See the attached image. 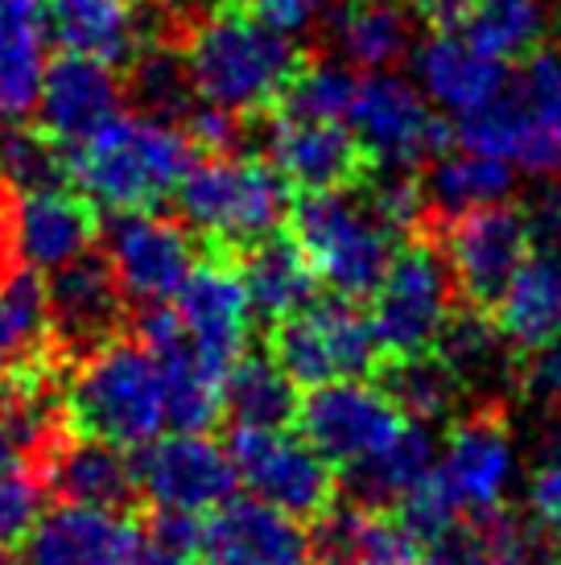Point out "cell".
Wrapping results in <instances>:
<instances>
[{"label":"cell","mask_w":561,"mask_h":565,"mask_svg":"<svg viewBox=\"0 0 561 565\" xmlns=\"http://www.w3.org/2000/svg\"><path fill=\"white\" fill-rule=\"evenodd\" d=\"M66 425L78 438L140 450L170 429L166 367L140 339H112L92 351L66 388Z\"/></svg>","instance_id":"obj_3"},{"label":"cell","mask_w":561,"mask_h":565,"mask_svg":"<svg viewBox=\"0 0 561 565\" xmlns=\"http://www.w3.org/2000/svg\"><path fill=\"white\" fill-rule=\"evenodd\" d=\"M479 0H409L413 17L430 21L434 30H458L470 13H475Z\"/></svg>","instance_id":"obj_48"},{"label":"cell","mask_w":561,"mask_h":565,"mask_svg":"<svg viewBox=\"0 0 561 565\" xmlns=\"http://www.w3.org/2000/svg\"><path fill=\"white\" fill-rule=\"evenodd\" d=\"M347 125L375 170H417L451 149L446 116L421 95L417 83L392 71L359 75Z\"/></svg>","instance_id":"obj_7"},{"label":"cell","mask_w":561,"mask_h":565,"mask_svg":"<svg viewBox=\"0 0 561 565\" xmlns=\"http://www.w3.org/2000/svg\"><path fill=\"white\" fill-rule=\"evenodd\" d=\"M467 149L508 161L529 178L561 173V50H537L508 71L499 95L470 120H458Z\"/></svg>","instance_id":"obj_4"},{"label":"cell","mask_w":561,"mask_h":565,"mask_svg":"<svg viewBox=\"0 0 561 565\" xmlns=\"http://www.w3.org/2000/svg\"><path fill=\"white\" fill-rule=\"evenodd\" d=\"M125 92L137 99V111L157 120H187L194 111V83H190L187 50L170 42H140V50L128 58Z\"/></svg>","instance_id":"obj_36"},{"label":"cell","mask_w":561,"mask_h":565,"mask_svg":"<svg viewBox=\"0 0 561 565\" xmlns=\"http://www.w3.org/2000/svg\"><path fill=\"white\" fill-rule=\"evenodd\" d=\"M380 388L396 401V408L405 413L409 422H421V425L454 417L458 405H463V396H467V384L458 380V372L437 351L389 360L384 376H380Z\"/></svg>","instance_id":"obj_34"},{"label":"cell","mask_w":561,"mask_h":565,"mask_svg":"<svg viewBox=\"0 0 561 565\" xmlns=\"http://www.w3.org/2000/svg\"><path fill=\"white\" fill-rule=\"evenodd\" d=\"M46 487L66 503H92V508H116L128 512V503L140 495L137 462L99 438L63 441L42 467Z\"/></svg>","instance_id":"obj_27"},{"label":"cell","mask_w":561,"mask_h":565,"mask_svg":"<svg viewBox=\"0 0 561 565\" xmlns=\"http://www.w3.org/2000/svg\"><path fill=\"white\" fill-rule=\"evenodd\" d=\"M0 248H9V252H13V239H9V206L0 211Z\"/></svg>","instance_id":"obj_50"},{"label":"cell","mask_w":561,"mask_h":565,"mask_svg":"<svg viewBox=\"0 0 561 565\" xmlns=\"http://www.w3.org/2000/svg\"><path fill=\"white\" fill-rule=\"evenodd\" d=\"M516 380H520V393L541 408H549V413L561 408V330L520 360Z\"/></svg>","instance_id":"obj_43"},{"label":"cell","mask_w":561,"mask_h":565,"mask_svg":"<svg viewBox=\"0 0 561 565\" xmlns=\"http://www.w3.org/2000/svg\"><path fill=\"white\" fill-rule=\"evenodd\" d=\"M294 239L310 256L314 277L327 281L339 298H372L392 256L396 236L372 211L368 199L351 190H327V194H301V203L289 211Z\"/></svg>","instance_id":"obj_6"},{"label":"cell","mask_w":561,"mask_h":565,"mask_svg":"<svg viewBox=\"0 0 561 565\" xmlns=\"http://www.w3.org/2000/svg\"><path fill=\"white\" fill-rule=\"evenodd\" d=\"M454 273L434 244L396 248L380 289L372 294V330L389 360L434 351L442 327L454 315Z\"/></svg>","instance_id":"obj_9"},{"label":"cell","mask_w":561,"mask_h":565,"mask_svg":"<svg viewBox=\"0 0 561 565\" xmlns=\"http://www.w3.org/2000/svg\"><path fill=\"white\" fill-rule=\"evenodd\" d=\"M268 161L297 194L351 190L363 182L368 153L343 120H297L277 116L268 128Z\"/></svg>","instance_id":"obj_20"},{"label":"cell","mask_w":561,"mask_h":565,"mask_svg":"<svg viewBox=\"0 0 561 565\" xmlns=\"http://www.w3.org/2000/svg\"><path fill=\"white\" fill-rule=\"evenodd\" d=\"M458 545H463V565H549L541 529L532 524V516L520 520L508 508L467 520Z\"/></svg>","instance_id":"obj_39"},{"label":"cell","mask_w":561,"mask_h":565,"mask_svg":"<svg viewBox=\"0 0 561 565\" xmlns=\"http://www.w3.org/2000/svg\"><path fill=\"white\" fill-rule=\"evenodd\" d=\"M525 220H529L532 252H549V256L561 260V178H553L549 186L537 190Z\"/></svg>","instance_id":"obj_46"},{"label":"cell","mask_w":561,"mask_h":565,"mask_svg":"<svg viewBox=\"0 0 561 565\" xmlns=\"http://www.w3.org/2000/svg\"><path fill=\"white\" fill-rule=\"evenodd\" d=\"M413 83L442 116L470 120L499 95L508 79V63L479 50L463 30H437L413 46Z\"/></svg>","instance_id":"obj_23"},{"label":"cell","mask_w":561,"mask_h":565,"mask_svg":"<svg viewBox=\"0 0 561 565\" xmlns=\"http://www.w3.org/2000/svg\"><path fill=\"white\" fill-rule=\"evenodd\" d=\"M0 173L4 182L21 190L63 186L71 170H66V149L42 128H17L9 137H0Z\"/></svg>","instance_id":"obj_41"},{"label":"cell","mask_w":561,"mask_h":565,"mask_svg":"<svg viewBox=\"0 0 561 565\" xmlns=\"http://www.w3.org/2000/svg\"><path fill=\"white\" fill-rule=\"evenodd\" d=\"M187 128L145 111H120L87 141L66 149V170L83 199L104 211H154L194 166Z\"/></svg>","instance_id":"obj_1"},{"label":"cell","mask_w":561,"mask_h":565,"mask_svg":"<svg viewBox=\"0 0 561 565\" xmlns=\"http://www.w3.org/2000/svg\"><path fill=\"white\" fill-rule=\"evenodd\" d=\"M380 339L372 315H363L351 298L310 301L306 310L289 315L273 327V360L289 372L294 384L318 388L335 380H363L375 372Z\"/></svg>","instance_id":"obj_8"},{"label":"cell","mask_w":561,"mask_h":565,"mask_svg":"<svg viewBox=\"0 0 561 565\" xmlns=\"http://www.w3.org/2000/svg\"><path fill=\"white\" fill-rule=\"evenodd\" d=\"M442 252H446V265H451L454 285L467 298V306L491 310L512 281V273L532 252L529 220H525V211L508 203L458 215L446 223Z\"/></svg>","instance_id":"obj_15"},{"label":"cell","mask_w":561,"mask_h":565,"mask_svg":"<svg viewBox=\"0 0 561 565\" xmlns=\"http://www.w3.org/2000/svg\"><path fill=\"white\" fill-rule=\"evenodd\" d=\"M137 483L140 495L154 500V508L203 516V512H215L223 500H232L240 479H235L232 455L219 441H211L207 434L173 429L170 438L140 446Z\"/></svg>","instance_id":"obj_16"},{"label":"cell","mask_w":561,"mask_h":565,"mask_svg":"<svg viewBox=\"0 0 561 565\" xmlns=\"http://www.w3.org/2000/svg\"><path fill=\"white\" fill-rule=\"evenodd\" d=\"M434 351L442 360L451 363L458 380L475 388V384H496L499 376H508L512 367V343L504 339V330H499L496 315L484 310V306H463V310H454L451 322L442 327L437 334Z\"/></svg>","instance_id":"obj_35"},{"label":"cell","mask_w":561,"mask_h":565,"mask_svg":"<svg viewBox=\"0 0 561 565\" xmlns=\"http://www.w3.org/2000/svg\"><path fill=\"white\" fill-rule=\"evenodd\" d=\"M430 483L463 524L504 508L516 483V441L508 417L491 401L454 417Z\"/></svg>","instance_id":"obj_10"},{"label":"cell","mask_w":561,"mask_h":565,"mask_svg":"<svg viewBox=\"0 0 561 565\" xmlns=\"http://www.w3.org/2000/svg\"><path fill=\"white\" fill-rule=\"evenodd\" d=\"M437 467V441L430 425L405 422V429L380 450V455L363 458L356 467L339 471L347 503L356 508H372V512H389L405 500L409 491H417Z\"/></svg>","instance_id":"obj_28"},{"label":"cell","mask_w":561,"mask_h":565,"mask_svg":"<svg viewBox=\"0 0 561 565\" xmlns=\"http://www.w3.org/2000/svg\"><path fill=\"white\" fill-rule=\"evenodd\" d=\"M504 339L516 355H529L561 330V260L549 252H529L512 273L508 289L491 306Z\"/></svg>","instance_id":"obj_30"},{"label":"cell","mask_w":561,"mask_h":565,"mask_svg":"<svg viewBox=\"0 0 561 565\" xmlns=\"http://www.w3.org/2000/svg\"><path fill=\"white\" fill-rule=\"evenodd\" d=\"M199 550L207 565H314L310 533L256 495L219 503L203 524Z\"/></svg>","instance_id":"obj_22"},{"label":"cell","mask_w":561,"mask_h":565,"mask_svg":"<svg viewBox=\"0 0 561 565\" xmlns=\"http://www.w3.org/2000/svg\"><path fill=\"white\" fill-rule=\"evenodd\" d=\"M240 4H244L248 13L261 17L265 25L294 38V33L314 30V25L330 13L335 0H240Z\"/></svg>","instance_id":"obj_45"},{"label":"cell","mask_w":561,"mask_h":565,"mask_svg":"<svg viewBox=\"0 0 561 565\" xmlns=\"http://www.w3.org/2000/svg\"><path fill=\"white\" fill-rule=\"evenodd\" d=\"M46 0H0V116L25 120L50 66Z\"/></svg>","instance_id":"obj_26"},{"label":"cell","mask_w":561,"mask_h":565,"mask_svg":"<svg viewBox=\"0 0 561 565\" xmlns=\"http://www.w3.org/2000/svg\"><path fill=\"white\" fill-rule=\"evenodd\" d=\"M133 565H199V562H194V553H170V550H157V545H140Z\"/></svg>","instance_id":"obj_49"},{"label":"cell","mask_w":561,"mask_h":565,"mask_svg":"<svg viewBox=\"0 0 561 565\" xmlns=\"http://www.w3.org/2000/svg\"><path fill=\"white\" fill-rule=\"evenodd\" d=\"M297 422H301V438L310 441L335 471H343V467L380 455L405 429L409 417L380 384L335 380V384H318L301 401Z\"/></svg>","instance_id":"obj_12"},{"label":"cell","mask_w":561,"mask_h":565,"mask_svg":"<svg viewBox=\"0 0 561 565\" xmlns=\"http://www.w3.org/2000/svg\"><path fill=\"white\" fill-rule=\"evenodd\" d=\"M199 536H203V524L190 512H170V508H157L149 516V545L170 553H194L199 550Z\"/></svg>","instance_id":"obj_47"},{"label":"cell","mask_w":561,"mask_h":565,"mask_svg":"<svg viewBox=\"0 0 561 565\" xmlns=\"http://www.w3.org/2000/svg\"><path fill=\"white\" fill-rule=\"evenodd\" d=\"M558 30H561V13H558Z\"/></svg>","instance_id":"obj_52"},{"label":"cell","mask_w":561,"mask_h":565,"mask_svg":"<svg viewBox=\"0 0 561 565\" xmlns=\"http://www.w3.org/2000/svg\"><path fill=\"white\" fill-rule=\"evenodd\" d=\"M50 306L46 285L33 268L0 277V367L13 372L21 363L46 355Z\"/></svg>","instance_id":"obj_37"},{"label":"cell","mask_w":561,"mask_h":565,"mask_svg":"<svg viewBox=\"0 0 561 565\" xmlns=\"http://www.w3.org/2000/svg\"><path fill=\"white\" fill-rule=\"evenodd\" d=\"M359 75L347 71V63L330 58V63H301L297 75L289 79L285 95L277 104V116H297V120H343L356 99Z\"/></svg>","instance_id":"obj_40"},{"label":"cell","mask_w":561,"mask_h":565,"mask_svg":"<svg viewBox=\"0 0 561 565\" xmlns=\"http://www.w3.org/2000/svg\"><path fill=\"white\" fill-rule=\"evenodd\" d=\"M0 565H21V562H13V557H9V553L0 550Z\"/></svg>","instance_id":"obj_51"},{"label":"cell","mask_w":561,"mask_h":565,"mask_svg":"<svg viewBox=\"0 0 561 565\" xmlns=\"http://www.w3.org/2000/svg\"><path fill=\"white\" fill-rule=\"evenodd\" d=\"M525 495L532 524L541 533H561V455H537Z\"/></svg>","instance_id":"obj_44"},{"label":"cell","mask_w":561,"mask_h":565,"mask_svg":"<svg viewBox=\"0 0 561 565\" xmlns=\"http://www.w3.org/2000/svg\"><path fill=\"white\" fill-rule=\"evenodd\" d=\"M425 186V203L437 220H458L470 211H484V206L508 203V194L516 186V170L508 161L479 153V149H446L437 153L430 166V178L421 182Z\"/></svg>","instance_id":"obj_31"},{"label":"cell","mask_w":561,"mask_h":565,"mask_svg":"<svg viewBox=\"0 0 561 565\" xmlns=\"http://www.w3.org/2000/svg\"><path fill=\"white\" fill-rule=\"evenodd\" d=\"M227 455L235 479L256 500L273 503L294 520H318L335 503L339 491L335 467L289 429H235Z\"/></svg>","instance_id":"obj_11"},{"label":"cell","mask_w":561,"mask_h":565,"mask_svg":"<svg viewBox=\"0 0 561 565\" xmlns=\"http://www.w3.org/2000/svg\"><path fill=\"white\" fill-rule=\"evenodd\" d=\"M458 30L499 63H520L546 42L549 4L546 0H479Z\"/></svg>","instance_id":"obj_38"},{"label":"cell","mask_w":561,"mask_h":565,"mask_svg":"<svg viewBox=\"0 0 561 565\" xmlns=\"http://www.w3.org/2000/svg\"><path fill=\"white\" fill-rule=\"evenodd\" d=\"M297 384L273 355H240L223 380V413L235 429H285L297 417Z\"/></svg>","instance_id":"obj_33"},{"label":"cell","mask_w":561,"mask_h":565,"mask_svg":"<svg viewBox=\"0 0 561 565\" xmlns=\"http://www.w3.org/2000/svg\"><path fill=\"white\" fill-rule=\"evenodd\" d=\"M50 330L59 339V351L87 360L104 343L120 339L125 315V289L112 273L108 256L83 252L78 260L54 268L46 285Z\"/></svg>","instance_id":"obj_17"},{"label":"cell","mask_w":561,"mask_h":565,"mask_svg":"<svg viewBox=\"0 0 561 565\" xmlns=\"http://www.w3.org/2000/svg\"><path fill=\"white\" fill-rule=\"evenodd\" d=\"M182 220L215 244L219 252L248 248L273 236L289 220V182L273 170V161L244 153H207L194 158L173 190Z\"/></svg>","instance_id":"obj_5"},{"label":"cell","mask_w":561,"mask_h":565,"mask_svg":"<svg viewBox=\"0 0 561 565\" xmlns=\"http://www.w3.org/2000/svg\"><path fill=\"white\" fill-rule=\"evenodd\" d=\"M187 66L199 104L248 120L256 111L277 108L301 58L289 33L265 25L240 0H227L194 25L187 42Z\"/></svg>","instance_id":"obj_2"},{"label":"cell","mask_w":561,"mask_h":565,"mask_svg":"<svg viewBox=\"0 0 561 565\" xmlns=\"http://www.w3.org/2000/svg\"><path fill=\"white\" fill-rule=\"evenodd\" d=\"M99 206L83 199L78 190L42 186L21 190L9 206V239L13 256L33 273H54V268L78 260L83 252L95 248L99 239Z\"/></svg>","instance_id":"obj_19"},{"label":"cell","mask_w":561,"mask_h":565,"mask_svg":"<svg viewBox=\"0 0 561 565\" xmlns=\"http://www.w3.org/2000/svg\"><path fill=\"white\" fill-rule=\"evenodd\" d=\"M125 79L116 66L92 54H71L63 50L50 58L42 92H38V128L50 132L63 149H75L87 141L95 128H104L112 116H120Z\"/></svg>","instance_id":"obj_21"},{"label":"cell","mask_w":561,"mask_h":565,"mask_svg":"<svg viewBox=\"0 0 561 565\" xmlns=\"http://www.w3.org/2000/svg\"><path fill=\"white\" fill-rule=\"evenodd\" d=\"M50 33L71 54L120 66L140 50L133 0H46Z\"/></svg>","instance_id":"obj_32"},{"label":"cell","mask_w":561,"mask_h":565,"mask_svg":"<svg viewBox=\"0 0 561 565\" xmlns=\"http://www.w3.org/2000/svg\"><path fill=\"white\" fill-rule=\"evenodd\" d=\"M240 281L248 289L252 318H265V322H285L289 315L306 310L314 301V265L310 256L301 252L294 236H273L256 239L248 248H240Z\"/></svg>","instance_id":"obj_29"},{"label":"cell","mask_w":561,"mask_h":565,"mask_svg":"<svg viewBox=\"0 0 561 565\" xmlns=\"http://www.w3.org/2000/svg\"><path fill=\"white\" fill-rule=\"evenodd\" d=\"M314 565H421L425 545L389 512L343 503L318 516L310 533Z\"/></svg>","instance_id":"obj_24"},{"label":"cell","mask_w":561,"mask_h":565,"mask_svg":"<svg viewBox=\"0 0 561 565\" xmlns=\"http://www.w3.org/2000/svg\"><path fill=\"white\" fill-rule=\"evenodd\" d=\"M173 315L199 363H207L219 380H227V372L248 351L252 327L248 289L240 281V268L227 260V252H215L211 260L194 265L173 298Z\"/></svg>","instance_id":"obj_14"},{"label":"cell","mask_w":561,"mask_h":565,"mask_svg":"<svg viewBox=\"0 0 561 565\" xmlns=\"http://www.w3.org/2000/svg\"><path fill=\"white\" fill-rule=\"evenodd\" d=\"M140 553V529L128 512L59 503L21 536V565H133Z\"/></svg>","instance_id":"obj_18"},{"label":"cell","mask_w":561,"mask_h":565,"mask_svg":"<svg viewBox=\"0 0 561 565\" xmlns=\"http://www.w3.org/2000/svg\"><path fill=\"white\" fill-rule=\"evenodd\" d=\"M327 38L339 63L368 71H392L413 54V9L409 0H335L327 13Z\"/></svg>","instance_id":"obj_25"},{"label":"cell","mask_w":561,"mask_h":565,"mask_svg":"<svg viewBox=\"0 0 561 565\" xmlns=\"http://www.w3.org/2000/svg\"><path fill=\"white\" fill-rule=\"evenodd\" d=\"M104 256H108L125 298L140 306H166L199 265L194 236L178 220L157 211H112L104 227Z\"/></svg>","instance_id":"obj_13"},{"label":"cell","mask_w":561,"mask_h":565,"mask_svg":"<svg viewBox=\"0 0 561 565\" xmlns=\"http://www.w3.org/2000/svg\"><path fill=\"white\" fill-rule=\"evenodd\" d=\"M38 503H42V483L30 471H0V550L25 536L38 516Z\"/></svg>","instance_id":"obj_42"}]
</instances>
